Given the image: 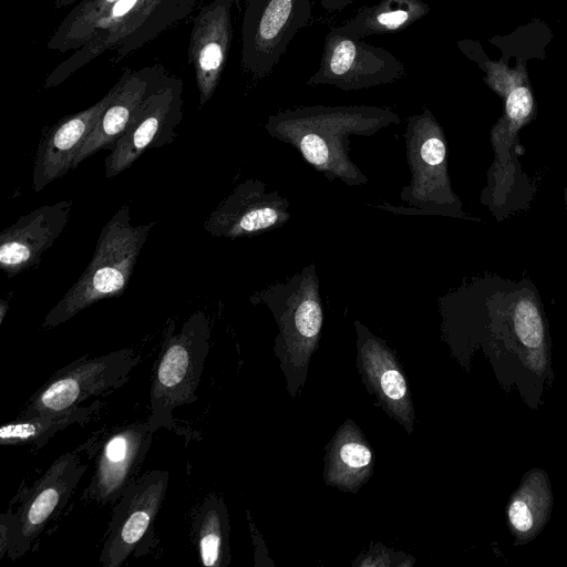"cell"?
<instances>
[{
	"label": "cell",
	"instance_id": "1",
	"mask_svg": "<svg viewBox=\"0 0 567 567\" xmlns=\"http://www.w3.org/2000/svg\"><path fill=\"white\" fill-rule=\"evenodd\" d=\"M389 107L372 105H309L270 115L268 134L296 148L303 159L329 182L348 186L368 184V177L350 158V137H369L400 124Z\"/></svg>",
	"mask_w": 567,
	"mask_h": 567
},
{
	"label": "cell",
	"instance_id": "2",
	"mask_svg": "<svg viewBox=\"0 0 567 567\" xmlns=\"http://www.w3.org/2000/svg\"><path fill=\"white\" fill-rule=\"evenodd\" d=\"M156 223L133 225L130 207L122 205L103 226L90 264L45 316L42 328H55L100 300L121 296Z\"/></svg>",
	"mask_w": 567,
	"mask_h": 567
},
{
	"label": "cell",
	"instance_id": "3",
	"mask_svg": "<svg viewBox=\"0 0 567 567\" xmlns=\"http://www.w3.org/2000/svg\"><path fill=\"white\" fill-rule=\"evenodd\" d=\"M209 337L208 319L202 311L193 312L178 331L174 324L166 330L150 393L147 422L154 433L171 430L174 410L197 400Z\"/></svg>",
	"mask_w": 567,
	"mask_h": 567
},
{
	"label": "cell",
	"instance_id": "4",
	"mask_svg": "<svg viewBox=\"0 0 567 567\" xmlns=\"http://www.w3.org/2000/svg\"><path fill=\"white\" fill-rule=\"evenodd\" d=\"M86 471L74 452L60 455L23 495L16 513L0 518V556L21 558L70 499Z\"/></svg>",
	"mask_w": 567,
	"mask_h": 567
},
{
	"label": "cell",
	"instance_id": "5",
	"mask_svg": "<svg viewBox=\"0 0 567 567\" xmlns=\"http://www.w3.org/2000/svg\"><path fill=\"white\" fill-rule=\"evenodd\" d=\"M133 349H121L95 358L83 357L62 369L30 398L21 417L59 413L124 384L138 363Z\"/></svg>",
	"mask_w": 567,
	"mask_h": 567
},
{
	"label": "cell",
	"instance_id": "6",
	"mask_svg": "<svg viewBox=\"0 0 567 567\" xmlns=\"http://www.w3.org/2000/svg\"><path fill=\"white\" fill-rule=\"evenodd\" d=\"M168 482V471L153 470L125 488L113 506L99 559L103 567H120L131 555L142 556L152 548Z\"/></svg>",
	"mask_w": 567,
	"mask_h": 567
},
{
	"label": "cell",
	"instance_id": "7",
	"mask_svg": "<svg viewBox=\"0 0 567 567\" xmlns=\"http://www.w3.org/2000/svg\"><path fill=\"white\" fill-rule=\"evenodd\" d=\"M311 18V0H245L240 59L244 70L257 79L269 75Z\"/></svg>",
	"mask_w": 567,
	"mask_h": 567
},
{
	"label": "cell",
	"instance_id": "8",
	"mask_svg": "<svg viewBox=\"0 0 567 567\" xmlns=\"http://www.w3.org/2000/svg\"><path fill=\"white\" fill-rule=\"evenodd\" d=\"M403 137L411 181L402 187L400 198L413 208L405 214L439 213L454 200L446 172L443 130L424 107L420 114L408 117Z\"/></svg>",
	"mask_w": 567,
	"mask_h": 567
},
{
	"label": "cell",
	"instance_id": "9",
	"mask_svg": "<svg viewBox=\"0 0 567 567\" xmlns=\"http://www.w3.org/2000/svg\"><path fill=\"white\" fill-rule=\"evenodd\" d=\"M405 75L404 63L393 53L336 27L326 34L319 68L306 83L359 91L391 84Z\"/></svg>",
	"mask_w": 567,
	"mask_h": 567
},
{
	"label": "cell",
	"instance_id": "10",
	"mask_svg": "<svg viewBox=\"0 0 567 567\" xmlns=\"http://www.w3.org/2000/svg\"><path fill=\"white\" fill-rule=\"evenodd\" d=\"M183 82L168 73L143 102L104 161L105 177L117 176L148 148L174 141L183 116Z\"/></svg>",
	"mask_w": 567,
	"mask_h": 567
},
{
	"label": "cell",
	"instance_id": "11",
	"mask_svg": "<svg viewBox=\"0 0 567 567\" xmlns=\"http://www.w3.org/2000/svg\"><path fill=\"white\" fill-rule=\"evenodd\" d=\"M254 297L270 309L279 326V341L289 350L313 348L323 323L319 278L313 262Z\"/></svg>",
	"mask_w": 567,
	"mask_h": 567
},
{
	"label": "cell",
	"instance_id": "12",
	"mask_svg": "<svg viewBox=\"0 0 567 567\" xmlns=\"http://www.w3.org/2000/svg\"><path fill=\"white\" fill-rule=\"evenodd\" d=\"M290 217L288 198L268 190L262 181L249 178L212 212L204 228L212 236L235 239L282 227Z\"/></svg>",
	"mask_w": 567,
	"mask_h": 567
},
{
	"label": "cell",
	"instance_id": "13",
	"mask_svg": "<svg viewBox=\"0 0 567 567\" xmlns=\"http://www.w3.org/2000/svg\"><path fill=\"white\" fill-rule=\"evenodd\" d=\"M153 434L147 420L111 432L96 455L85 496L100 506L116 502L134 481L151 447Z\"/></svg>",
	"mask_w": 567,
	"mask_h": 567
},
{
	"label": "cell",
	"instance_id": "14",
	"mask_svg": "<svg viewBox=\"0 0 567 567\" xmlns=\"http://www.w3.org/2000/svg\"><path fill=\"white\" fill-rule=\"evenodd\" d=\"M234 3L235 0H212L193 21L188 62L194 69L200 107L214 95L227 62Z\"/></svg>",
	"mask_w": 567,
	"mask_h": 567
},
{
	"label": "cell",
	"instance_id": "15",
	"mask_svg": "<svg viewBox=\"0 0 567 567\" xmlns=\"http://www.w3.org/2000/svg\"><path fill=\"white\" fill-rule=\"evenodd\" d=\"M72 207V200L40 206L1 231L0 267L9 278L41 261L66 227Z\"/></svg>",
	"mask_w": 567,
	"mask_h": 567
},
{
	"label": "cell",
	"instance_id": "16",
	"mask_svg": "<svg viewBox=\"0 0 567 567\" xmlns=\"http://www.w3.org/2000/svg\"><path fill=\"white\" fill-rule=\"evenodd\" d=\"M166 70L161 64L126 69L113 85V97L76 153L72 169L96 152L111 148L135 113L159 85Z\"/></svg>",
	"mask_w": 567,
	"mask_h": 567
},
{
	"label": "cell",
	"instance_id": "17",
	"mask_svg": "<svg viewBox=\"0 0 567 567\" xmlns=\"http://www.w3.org/2000/svg\"><path fill=\"white\" fill-rule=\"evenodd\" d=\"M113 86L95 104L61 118L42 137L34 159L32 189L42 190L72 169L80 147L113 97Z\"/></svg>",
	"mask_w": 567,
	"mask_h": 567
},
{
	"label": "cell",
	"instance_id": "18",
	"mask_svg": "<svg viewBox=\"0 0 567 567\" xmlns=\"http://www.w3.org/2000/svg\"><path fill=\"white\" fill-rule=\"evenodd\" d=\"M146 0H118L105 10L95 22L89 41L61 62L45 79L44 87H54L76 71L100 56L133 32L131 18Z\"/></svg>",
	"mask_w": 567,
	"mask_h": 567
},
{
	"label": "cell",
	"instance_id": "19",
	"mask_svg": "<svg viewBox=\"0 0 567 567\" xmlns=\"http://www.w3.org/2000/svg\"><path fill=\"white\" fill-rule=\"evenodd\" d=\"M423 0H380L363 7L354 17L338 25L342 33L363 39L406 30L430 12Z\"/></svg>",
	"mask_w": 567,
	"mask_h": 567
},
{
	"label": "cell",
	"instance_id": "20",
	"mask_svg": "<svg viewBox=\"0 0 567 567\" xmlns=\"http://www.w3.org/2000/svg\"><path fill=\"white\" fill-rule=\"evenodd\" d=\"M193 540L202 565L225 567L229 564V523L223 498L207 495L193 520Z\"/></svg>",
	"mask_w": 567,
	"mask_h": 567
},
{
	"label": "cell",
	"instance_id": "21",
	"mask_svg": "<svg viewBox=\"0 0 567 567\" xmlns=\"http://www.w3.org/2000/svg\"><path fill=\"white\" fill-rule=\"evenodd\" d=\"M355 327L361 358L371 381L398 413L409 411L406 382L391 354L360 322Z\"/></svg>",
	"mask_w": 567,
	"mask_h": 567
},
{
	"label": "cell",
	"instance_id": "22",
	"mask_svg": "<svg viewBox=\"0 0 567 567\" xmlns=\"http://www.w3.org/2000/svg\"><path fill=\"white\" fill-rule=\"evenodd\" d=\"M97 403L89 406L47 413L6 423L0 429L1 445H31L35 449L43 446L56 432L73 424H82L90 420L96 410Z\"/></svg>",
	"mask_w": 567,
	"mask_h": 567
},
{
	"label": "cell",
	"instance_id": "23",
	"mask_svg": "<svg viewBox=\"0 0 567 567\" xmlns=\"http://www.w3.org/2000/svg\"><path fill=\"white\" fill-rule=\"evenodd\" d=\"M550 488L542 473H530L513 495L508 511L509 525L518 538L533 537L543 527L550 508Z\"/></svg>",
	"mask_w": 567,
	"mask_h": 567
},
{
	"label": "cell",
	"instance_id": "24",
	"mask_svg": "<svg viewBox=\"0 0 567 567\" xmlns=\"http://www.w3.org/2000/svg\"><path fill=\"white\" fill-rule=\"evenodd\" d=\"M118 0H80L58 25L47 48L60 53L78 50L90 39L100 16Z\"/></svg>",
	"mask_w": 567,
	"mask_h": 567
},
{
	"label": "cell",
	"instance_id": "25",
	"mask_svg": "<svg viewBox=\"0 0 567 567\" xmlns=\"http://www.w3.org/2000/svg\"><path fill=\"white\" fill-rule=\"evenodd\" d=\"M198 0H159L142 24L114 49L123 58L159 35L164 30L190 13Z\"/></svg>",
	"mask_w": 567,
	"mask_h": 567
},
{
	"label": "cell",
	"instance_id": "26",
	"mask_svg": "<svg viewBox=\"0 0 567 567\" xmlns=\"http://www.w3.org/2000/svg\"><path fill=\"white\" fill-rule=\"evenodd\" d=\"M371 463L372 453L363 442L355 437L342 440L334 450L331 477L339 482L358 480L368 473Z\"/></svg>",
	"mask_w": 567,
	"mask_h": 567
},
{
	"label": "cell",
	"instance_id": "27",
	"mask_svg": "<svg viewBox=\"0 0 567 567\" xmlns=\"http://www.w3.org/2000/svg\"><path fill=\"white\" fill-rule=\"evenodd\" d=\"M514 327L519 341L529 349H536L544 341L540 315L533 302L520 300L514 310Z\"/></svg>",
	"mask_w": 567,
	"mask_h": 567
},
{
	"label": "cell",
	"instance_id": "28",
	"mask_svg": "<svg viewBox=\"0 0 567 567\" xmlns=\"http://www.w3.org/2000/svg\"><path fill=\"white\" fill-rule=\"evenodd\" d=\"M355 0H320V4L328 11H341Z\"/></svg>",
	"mask_w": 567,
	"mask_h": 567
},
{
	"label": "cell",
	"instance_id": "29",
	"mask_svg": "<svg viewBox=\"0 0 567 567\" xmlns=\"http://www.w3.org/2000/svg\"><path fill=\"white\" fill-rule=\"evenodd\" d=\"M159 0H146L145 4L143 6V8L136 12L134 16H133V20L138 23V27L142 24V22L145 20V18L147 17V14L151 12V10L154 8V6L158 2ZM137 27V28H138ZM136 30V29H135Z\"/></svg>",
	"mask_w": 567,
	"mask_h": 567
},
{
	"label": "cell",
	"instance_id": "30",
	"mask_svg": "<svg viewBox=\"0 0 567 567\" xmlns=\"http://www.w3.org/2000/svg\"><path fill=\"white\" fill-rule=\"evenodd\" d=\"M78 0H54L55 9H61L74 4Z\"/></svg>",
	"mask_w": 567,
	"mask_h": 567
},
{
	"label": "cell",
	"instance_id": "31",
	"mask_svg": "<svg viewBox=\"0 0 567 567\" xmlns=\"http://www.w3.org/2000/svg\"><path fill=\"white\" fill-rule=\"evenodd\" d=\"M0 308H1V311H0V322H2L3 318L6 316V312L8 310V303L4 300H2Z\"/></svg>",
	"mask_w": 567,
	"mask_h": 567
}]
</instances>
